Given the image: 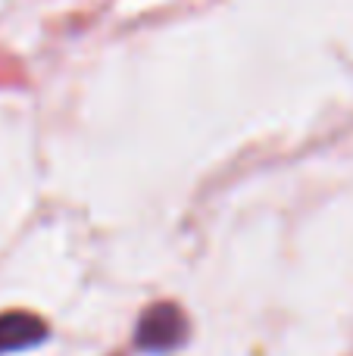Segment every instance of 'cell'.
<instances>
[{
	"label": "cell",
	"instance_id": "6da1fadb",
	"mask_svg": "<svg viewBox=\"0 0 353 356\" xmlns=\"http://www.w3.org/2000/svg\"><path fill=\"white\" fill-rule=\"evenodd\" d=\"M188 338V322L175 303H154L147 313L141 316L135 332V344L147 353H166L185 344Z\"/></svg>",
	"mask_w": 353,
	"mask_h": 356
},
{
	"label": "cell",
	"instance_id": "7a4b0ae2",
	"mask_svg": "<svg viewBox=\"0 0 353 356\" xmlns=\"http://www.w3.org/2000/svg\"><path fill=\"white\" fill-rule=\"evenodd\" d=\"M47 325L31 313H3L0 316V356L31 350L47 341Z\"/></svg>",
	"mask_w": 353,
	"mask_h": 356
}]
</instances>
